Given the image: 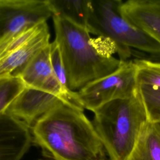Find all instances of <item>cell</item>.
Here are the masks:
<instances>
[{"label": "cell", "mask_w": 160, "mask_h": 160, "mask_svg": "<svg viewBox=\"0 0 160 160\" xmlns=\"http://www.w3.org/2000/svg\"><path fill=\"white\" fill-rule=\"evenodd\" d=\"M84 110L63 103L30 128L32 143L41 149L38 160H107L101 141Z\"/></svg>", "instance_id": "6da1fadb"}, {"label": "cell", "mask_w": 160, "mask_h": 160, "mask_svg": "<svg viewBox=\"0 0 160 160\" xmlns=\"http://www.w3.org/2000/svg\"><path fill=\"white\" fill-rule=\"evenodd\" d=\"M57 42L61 54L68 86L71 91L115 71L122 61L113 56L114 45L109 40L91 38L88 31L53 16Z\"/></svg>", "instance_id": "7a4b0ae2"}, {"label": "cell", "mask_w": 160, "mask_h": 160, "mask_svg": "<svg viewBox=\"0 0 160 160\" xmlns=\"http://www.w3.org/2000/svg\"><path fill=\"white\" fill-rule=\"evenodd\" d=\"M93 112L92 123L109 160H126L148 121L139 89L133 96L109 102Z\"/></svg>", "instance_id": "3957f363"}, {"label": "cell", "mask_w": 160, "mask_h": 160, "mask_svg": "<svg viewBox=\"0 0 160 160\" xmlns=\"http://www.w3.org/2000/svg\"><path fill=\"white\" fill-rule=\"evenodd\" d=\"M119 0H90L86 29L89 33L110 41L119 59L126 61L131 49L160 55V44L122 15Z\"/></svg>", "instance_id": "277c9868"}, {"label": "cell", "mask_w": 160, "mask_h": 160, "mask_svg": "<svg viewBox=\"0 0 160 160\" xmlns=\"http://www.w3.org/2000/svg\"><path fill=\"white\" fill-rule=\"evenodd\" d=\"M138 91L134 61H122L111 74L94 81L77 91L84 109L92 112L112 101L128 98Z\"/></svg>", "instance_id": "5b68a950"}, {"label": "cell", "mask_w": 160, "mask_h": 160, "mask_svg": "<svg viewBox=\"0 0 160 160\" xmlns=\"http://www.w3.org/2000/svg\"><path fill=\"white\" fill-rule=\"evenodd\" d=\"M52 16L48 0H0V44Z\"/></svg>", "instance_id": "8992f818"}, {"label": "cell", "mask_w": 160, "mask_h": 160, "mask_svg": "<svg viewBox=\"0 0 160 160\" xmlns=\"http://www.w3.org/2000/svg\"><path fill=\"white\" fill-rule=\"evenodd\" d=\"M65 102L74 104L63 96L42 89L25 87L6 112L22 121L31 128L41 118Z\"/></svg>", "instance_id": "52a82bcc"}, {"label": "cell", "mask_w": 160, "mask_h": 160, "mask_svg": "<svg viewBox=\"0 0 160 160\" xmlns=\"http://www.w3.org/2000/svg\"><path fill=\"white\" fill-rule=\"evenodd\" d=\"M32 143L30 128L22 121L0 114V160H21Z\"/></svg>", "instance_id": "ba28073f"}, {"label": "cell", "mask_w": 160, "mask_h": 160, "mask_svg": "<svg viewBox=\"0 0 160 160\" xmlns=\"http://www.w3.org/2000/svg\"><path fill=\"white\" fill-rule=\"evenodd\" d=\"M49 38L46 22L34 37L0 58V77H19L31 60L50 44Z\"/></svg>", "instance_id": "9c48e42d"}, {"label": "cell", "mask_w": 160, "mask_h": 160, "mask_svg": "<svg viewBox=\"0 0 160 160\" xmlns=\"http://www.w3.org/2000/svg\"><path fill=\"white\" fill-rule=\"evenodd\" d=\"M19 78L26 87L42 89L63 96L76 105L63 91L53 74L50 59V44L44 48L31 60Z\"/></svg>", "instance_id": "30bf717a"}, {"label": "cell", "mask_w": 160, "mask_h": 160, "mask_svg": "<svg viewBox=\"0 0 160 160\" xmlns=\"http://www.w3.org/2000/svg\"><path fill=\"white\" fill-rule=\"evenodd\" d=\"M120 11L129 22L160 44V0L122 1Z\"/></svg>", "instance_id": "8fae6325"}, {"label": "cell", "mask_w": 160, "mask_h": 160, "mask_svg": "<svg viewBox=\"0 0 160 160\" xmlns=\"http://www.w3.org/2000/svg\"><path fill=\"white\" fill-rule=\"evenodd\" d=\"M126 160H160V121H148Z\"/></svg>", "instance_id": "7c38bea8"}, {"label": "cell", "mask_w": 160, "mask_h": 160, "mask_svg": "<svg viewBox=\"0 0 160 160\" xmlns=\"http://www.w3.org/2000/svg\"><path fill=\"white\" fill-rule=\"evenodd\" d=\"M48 2L53 16L86 29L90 0H48Z\"/></svg>", "instance_id": "4fadbf2b"}, {"label": "cell", "mask_w": 160, "mask_h": 160, "mask_svg": "<svg viewBox=\"0 0 160 160\" xmlns=\"http://www.w3.org/2000/svg\"><path fill=\"white\" fill-rule=\"evenodd\" d=\"M138 87L160 88V62L148 59H135Z\"/></svg>", "instance_id": "5bb4252c"}, {"label": "cell", "mask_w": 160, "mask_h": 160, "mask_svg": "<svg viewBox=\"0 0 160 160\" xmlns=\"http://www.w3.org/2000/svg\"><path fill=\"white\" fill-rule=\"evenodd\" d=\"M50 59L53 74L60 83L63 91L72 101H74L79 107L84 109L78 101L77 92L71 91L68 88L60 49L55 40L52 42L50 43Z\"/></svg>", "instance_id": "9a60e30c"}, {"label": "cell", "mask_w": 160, "mask_h": 160, "mask_svg": "<svg viewBox=\"0 0 160 160\" xmlns=\"http://www.w3.org/2000/svg\"><path fill=\"white\" fill-rule=\"evenodd\" d=\"M25 87L19 77H0V114L6 112Z\"/></svg>", "instance_id": "2e32d148"}, {"label": "cell", "mask_w": 160, "mask_h": 160, "mask_svg": "<svg viewBox=\"0 0 160 160\" xmlns=\"http://www.w3.org/2000/svg\"><path fill=\"white\" fill-rule=\"evenodd\" d=\"M149 121H160V88L138 87Z\"/></svg>", "instance_id": "e0dca14e"}]
</instances>
